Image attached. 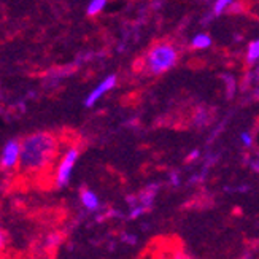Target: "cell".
<instances>
[{
  "instance_id": "6da1fadb",
  "label": "cell",
  "mask_w": 259,
  "mask_h": 259,
  "mask_svg": "<svg viewBox=\"0 0 259 259\" xmlns=\"http://www.w3.org/2000/svg\"><path fill=\"white\" fill-rule=\"evenodd\" d=\"M58 153V140L48 132H37L21 142V170L40 174L53 164Z\"/></svg>"
},
{
  "instance_id": "7a4b0ae2",
  "label": "cell",
  "mask_w": 259,
  "mask_h": 259,
  "mask_svg": "<svg viewBox=\"0 0 259 259\" xmlns=\"http://www.w3.org/2000/svg\"><path fill=\"white\" fill-rule=\"evenodd\" d=\"M177 59H178V53L174 45L159 43V45H156V47H153L148 56H146V67H148V70L151 73L159 75V73L170 70L177 64Z\"/></svg>"
},
{
  "instance_id": "3957f363",
  "label": "cell",
  "mask_w": 259,
  "mask_h": 259,
  "mask_svg": "<svg viewBox=\"0 0 259 259\" xmlns=\"http://www.w3.org/2000/svg\"><path fill=\"white\" fill-rule=\"evenodd\" d=\"M76 161H78V150L76 148H69L61 157L58 168H56V185H58L59 188H64V186L69 185Z\"/></svg>"
},
{
  "instance_id": "277c9868",
  "label": "cell",
  "mask_w": 259,
  "mask_h": 259,
  "mask_svg": "<svg viewBox=\"0 0 259 259\" xmlns=\"http://www.w3.org/2000/svg\"><path fill=\"white\" fill-rule=\"evenodd\" d=\"M21 161V143L18 140H10L4 146L0 154V167L4 170H13L19 165Z\"/></svg>"
},
{
  "instance_id": "5b68a950",
  "label": "cell",
  "mask_w": 259,
  "mask_h": 259,
  "mask_svg": "<svg viewBox=\"0 0 259 259\" xmlns=\"http://www.w3.org/2000/svg\"><path fill=\"white\" fill-rule=\"evenodd\" d=\"M116 86V76L115 75H110V76H107L104 81H100L91 93L88 94V97H86V100H84V105L86 107H93L97 100L102 97V96H105L108 91H111Z\"/></svg>"
},
{
  "instance_id": "8992f818",
  "label": "cell",
  "mask_w": 259,
  "mask_h": 259,
  "mask_svg": "<svg viewBox=\"0 0 259 259\" xmlns=\"http://www.w3.org/2000/svg\"><path fill=\"white\" fill-rule=\"evenodd\" d=\"M81 204L84 205V208L91 210V211H96L100 207L99 197L96 196V193H93V191H89V189L81 191Z\"/></svg>"
},
{
  "instance_id": "52a82bcc",
  "label": "cell",
  "mask_w": 259,
  "mask_h": 259,
  "mask_svg": "<svg viewBox=\"0 0 259 259\" xmlns=\"http://www.w3.org/2000/svg\"><path fill=\"white\" fill-rule=\"evenodd\" d=\"M210 45H211V38H210V35H207V33H199V35H196L193 38V47L197 50H205L210 47Z\"/></svg>"
},
{
  "instance_id": "ba28073f",
  "label": "cell",
  "mask_w": 259,
  "mask_h": 259,
  "mask_svg": "<svg viewBox=\"0 0 259 259\" xmlns=\"http://www.w3.org/2000/svg\"><path fill=\"white\" fill-rule=\"evenodd\" d=\"M105 5H107V0H91L86 11H88L89 16H96V15H99L100 11L105 8Z\"/></svg>"
},
{
  "instance_id": "9c48e42d",
  "label": "cell",
  "mask_w": 259,
  "mask_h": 259,
  "mask_svg": "<svg viewBox=\"0 0 259 259\" xmlns=\"http://www.w3.org/2000/svg\"><path fill=\"white\" fill-rule=\"evenodd\" d=\"M259 59V38L251 41L248 45V51H246V61H248L250 64L257 61Z\"/></svg>"
},
{
  "instance_id": "30bf717a",
  "label": "cell",
  "mask_w": 259,
  "mask_h": 259,
  "mask_svg": "<svg viewBox=\"0 0 259 259\" xmlns=\"http://www.w3.org/2000/svg\"><path fill=\"white\" fill-rule=\"evenodd\" d=\"M232 2H234V0H217L215 5H213V13H215L217 16H220L224 10L231 7Z\"/></svg>"
},
{
  "instance_id": "8fae6325",
  "label": "cell",
  "mask_w": 259,
  "mask_h": 259,
  "mask_svg": "<svg viewBox=\"0 0 259 259\" xmlns=\"http://www.w3.org/2000/svg\"><path fill=\"white\" fill-rule=\"evenodd\" d=\"M240 140H242V143H243L245 146H251V143H253L251 135H250L248 132H242V134H240Z\"/></svg>"
},
{
  "instance_id": "7c38bea8",
  "label": "cell",
  "mask_w": 259,
  "mask_h": 259,
  "mask_svg": "<svg viewBox=\"0 0 259 259\" xmlns=\"http://www.w3.org/2000/svg\"><path fill=\"white\" fill-rule=\"evenodd\" d=\"M224 80H226V83H228V96L231 97L232 93H234V88H235V84H234V78H231V76H224Z\"/></svg>"
},
{
  "instance_id": "4fadbf2b",
  "label": "cell",
  "mask_w": 259,
  "mask_h": 259,
  "mask_svg": "<svg viewBox=\"0 0 259 259\" xmlns=\"http://www.w3.org/2000/svg\"><path fill=\"white\" fill-rule=\"evenodd\" d=\"M122 240H126L129 245H134L135 242H137V239H135L134 237V235H127V234H124V235H122Z\"/></svg>"
},
{
  "instance_id": "5bb4252c",
  "label": "cell",
  "mask_w": 259,
  "mask_h": 259,
  "mask_svg": "<svg viewBox=\"0 0 259 259\" xmlns=\"http://www.w3.org/2000/svg\"><path fill=\"white\" fill-rule=\"evenodd\" d=\"M250 165H251V168H253L254 172H259V159L257 161H251Z\"/></svg>"
},
{
  "instance_id": "9a60e30c",
  "label": "cell",
  "mask_w": 259,
  "mask_h": 259,
  "mask_svg": "<svg viewBox=\"0 0 259 259\" xmlns=\"http://www.w3.org/2000/svg\"><path fill=\"white\" fill-rule=\"evenodd\" d=\"M4 245H5V237H4V232L0 231V251H2L4 248Z\"/></svg>"
},
{
  "instance_id": "2e32d148",
  "label": "cell",
  "mask_w": 259,
  "mask_h": 259,
  "mask_svg": "<svg viewBox=\"0 0 259 259\" xmlns=\"http://www.w3.org/2000/svg\"><path fill=\"white\" fill-rule=\"evenodd\" d=\"M172 183H174L175 186L178 185V177H177L175 174H172Z\"/></svg>"
}]
</instances>
